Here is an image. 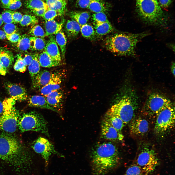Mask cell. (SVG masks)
Returning <instances> with one entry per match:
<instances>
[{"label": "cell", "mask_w": 175, "mask_h": 175, "mask_svg": "<svg viewBox=\"0 0 175 175\" xmlns=\"http://www.w3.org/2000/svg\"><path fill=\"white\" fill-rule=\"evenodd\" d=\"M66 75V72L64 70L52 72L48 83L40 90L41 94L45 96L52 91L61 88Z\"/></svg>", "instance_id": "cell-12"}, {"label": "cell", "mask_w": 175, "mask_h": 175, "mask_svg": "<svg viewBox=\"0 0 175 175\" xmlns=\"http://www.w3.org/2000/svg\"><path fill=\"white\" fill-rule=\"evenodd\" d=\"M130 134L137 137L146 135L149 129V123L145 118L140 116L135 117L129 122Z\"/></svg>", "instance_id": "cell-13"}, {"label": "cell", "mask_w": 175, "mask_h": 175, "mask_svg": "<svg viewBox=\"0 0 175 175\" xmlns=\"http://www.w3.org/2000/svg\"><path fill=\"white\" fill-rule=\"evenodd\" d=\"M37 54L33 55L32 61L28 66V70L32 80L40 71V66L38 59Z\"/></svg>", "instance_id": "cell-28"}, {"label": "cell", "mask_w": 175, "mask_h": 175, "mask_svg": "<svg viewBox=\"0 0 175 175\" xmlns=\"http://www.w3.org/2000/svg\"><path fill=\"white\" fill-rule=\"evenodd\" d=\"M26 7L32 11L41 9H48L47 4L42 0H27L25 3Z\"/></svg>", "instance_id": "cell-29"}, {"label": "cell", "mask_w": 175, "mask_h": 175, "mask_svg": "<svg viewBox=\"0 0 175 175\" xmlns=\"http://www.w3.org/2000/svg\"><path fill=\"white\" fill-rule=\"evenodd\" d=\"M170 47H171V49H173V51H175V46H173V45H173V44H170Z\"/></svg>", "instance_id": "cell-58"}, {"label": "cell", "mask_w": 175, "mask_h": 175, "mask_svg": "<svg viewBox=\"0 0 175 175\" xmlns=\"http://www.w3.org/2000/svg\"><path fill=\"white\" fill-rule=\"evenodd\" d=\"M102 138L112 141L121 140L123 136L109 123L103 119L101 123Z\"/></svg>", "instance_id": "cell-14"}, {"label": "cell", "mask_w": 175, "mask_h": 175, "mask_svg": "<svg viewBox=\"0 0 175 175\" xmlns=\"http://www.w3.org/2000/svg\"><path fill=\"white\" fill-rule=\"evenodd\" d=\"M3 22V21L2 20V18H1V14H0V27L2 25Z\"/></svg>", "instance_id": "cell-57"}, {"label": "cell", "mask_w": 175, "mask_h": 175, "mask_svg": "<svg viewBox=\"0 0 175 175\" xmlns=\"http://www.w3.org/2000/svg\"><path fill=\"white\" fill-rule=\"evenodd\" d=\"M14 61L13 56L11 52L4 50L1 52L0 55V61L6 70L11 65Z\"/></svg>", "instance_id": "cell-27"}, {"label": "cell", "mask_w": 175, "mask_h": 175, "mask_svg": "<svg viewBox=\"0 0 175 175\" xmlns=\"http://www.w3.org/2000/svg\"><path fill=\"white\" fill-rule=\"evenodd\" d=\"M124 175H145L141 168L136 163L131 165Z\"/></svg>", "instance_id": "cell-35"}, {"label": "cell", "mask_w": 175, "mask_h": 175, "mask_svg": "<svg viewBox=\"0 0 175 175\" xmlns=\"http://www.w3.org/2000/svg\"><path fill=\"white\" fill-rule=\"evenodd\" d=\"M173 104L166 96L157 92H153L148 96L143 107V115L149 119H156L163 109Z\"/></svg>", "instance_id": "cell-8"}, {"label": "cell", "mask_w": 175, "mask_h": 175, "mask_svg": "<svg viewBox=\"0 0 175 175\" xmlns=\"http://www.w3.org/2000/svg\"><path fill=\"white\" fill-rule=\"evenodd\" d=\"M80 31L82 36L87 39H93L96 35L93 27L89 24H86L81 26Z\"/></svg>", "instance_id": "cell-30"}, {"label": "cell", "mask_w": 175, "mask_h": 175, "mask_svg": "<svg viewBox=\"0 0 175 175\" xmlns=\"http://www.w3.org/2000/svg\"><path fill=\"white\" fill-rule=\"evenodd\" d=\"M38 22V19L35 16L29 14H25L23 16L20 23L22 26H26L31 25H35Z\"/></svg>", "instance_id": "cell-34"}, {"label": "cell", "mask_w": 175, "mask_h": 175, "mask_svg": "<svg viewBox=\"0 0 175 175\" xmlns=\"http://www.w3.org/2000/svg\"><path fill=\"white\" fill-rule=\"evenodd\" d=\"M3 50V49L1 47H0V55L1 52Z\"/></svg>", "instance_id": "cell-59"}, {"label": "cell", "mask_w": 175, "mask_h": 175, "mask_svg": "<svg viewBox=\"0 0 175 175\" xmlns=\"http://www.w3.org/2000/svg\"><path fill=\"white\" fill-rule=\"evenodd\" d=\"M139 148L136 164L145 175L152 174L160 163L155 149L151 144L146 142L141 144Z\"/></svg>", "instance_id": "cell-6"}, {"label": "cell", "mask_w": 175, "mask_h": 175, "mask_svg": "<svg viewBox=\"0 0 175 175\" xmlns=\"http://www.w3.org/2000/svg\"><path fill=\"white\" fill-rule=\"evenodd\" d=\"M139 108L138 98L131 85L119 101L109 110L119 117L124 124L129 123L136 116Z\"/></svg>", "instance_id": "cell-5"}, {"label": "cell", "mask_w": 175, "mask_h": 175, "mask_svg": "<svg viewBox=\"0 0 175 175\" xmlns=\"http://www.w3.org/2000/svg\"><path fill=\"white\" fill-rule=\"evenodd\" d=\"M175 63L173 62L171 63L170 69L171 72L174 76H175Z\"/></svg>", "instance_id": "cell-55"}, {"label": "cell", "mask_w": 175, "mask_h": 175, "mask_svg": "<svg viewBox=\"0 0 175 175\" xmlns=\"http://www.w3.org/2000/svg\"><path fill=\"white\" fill-rule=\"evenodd\" d=\"M15 100L11 98L3 102L4 110L0 116V130L9 133L16 130L19 115L14 105Z\"/></svg>", "instance_id": "cell-9"}, {"label": "cell", "mask_w": 175, "mask_h": 175, "mask_svg": "<svg viewBox=\"0 0 175 175\" xmlns=\"http://www.w3.org/2000/svg\"><path fill=\"white\" fill-rule=\"evenodd\" d=\"M92 0H77L76 5L82 8H88Z\"/></svg>", "instance_id": "cell-44"}, {"label": "cell", "mask_w": 175, "mask_h": 175, "mask_svg": "<svg viewBox=\"0 0 175 175\" xmlns=\"http://www.w3.org/2000/svg\"><path fill=\"white\" fill-rule=\"evenodd\" d=\"M52 73L47 70H40L32 80V88L40 90L48 83Z\"/></svg>", "instance_id": "cell-17"}, {"label": "cell", "mask_w": 175, "mask_h": 175, "mask_svg": "<svg viewBox=\"0 0 175 175\" xmlns=\"http://www.w3.org/2000/svg\"><path fill=\"white\" fill-rule=\"evenodd\" d=\"M136 11L140 18L148 24L165 27L168 18L160 6L158 0H135Z\"/></svg>", "instance_id": "cell-4"}, {"label": "cell", "mask_w": 175, "mask_h": 175, "mask_svg": "<svg viewBox=\"0 0 175 175\" xmlns=\"http://www.w3.org/2000/svg\"><path fill=\"white\" fill-rule=\"evenodd\" d=\"M30 37L26 34L21 36L17 45L18 50L22 51H25L30 49Z\"/></svg>", "instance_id": "cell-32"}, {"label": "cell", "mask_w": 175, "mask_h": 175, "mask_svg": "<svg viewBox=\"0 0 175 175\" xmlns=\"http://www.w3.org/2000/svg\"><path fill=\"white\" fill-rule=\"evenodd\" d=\"M44 51L55 60L61 62L59 49L55 37L53 35L49 36L48 39L46 43Z\"/></svg>", "instance_id": "cell-19"}, {"label": "cell", "mask_w": 175, "mask_h": 175, "mask_svg": "<svg viewBox=\"0 0 175 175\" xmlns=\"http://www.w3.org/2000/svg\"><path fill=\"white\" fill-rule=\"evenodd\" d=\"M80 26L79 24L73 20H68L66 26L68 36L71 38L77 37L80 31Z\"/></svg>", "instance_id": "cell-23"}, {"label": "cell", "mask_w": 175, "mask_h": 175, "mask_svg": "<svg viewBox=\"0 0 175 175\" xmlns=\"http://www.w3.org/2000/svg\"><path fill=\"white\" fill-rule=\"evenodd\" d=\"M67 4V0H58L53 5L49 8L56 11L60 15H61L65 12Z\"/></svg>", "instance_id": "cell-33"}, {"label": "cell", "mask_w": 175, "mask_h": 175, "mask_svg": "<svg viewBox=\"0 0 175 175\" xmlns=\"http://www.w3.org/2000/svg\"><path fill=\"white\" fill-rule=\"evenodd\" d=\"M28 104L29 106L31 107L48 109L58 112L49 104L45 96L42 95L31 96L28 99Z\"/></svg>", "instance_id": "cell-18"}, {"label": "cell", "mask_w": 175, "mask_h": 175, "mask_svg": "<svg viewBox=\"0 0 175 175\" xmlns=\"http://www.w3.org/2000/svg\"><path fill=\"white\" fill-rule=\"evenodd\" d=\"M90 156L92 175H105L119 163L118 149L110 142L96 145L92 150Z\"/></svg>", "instance_id": "cell-2"}, {"label": "cell", "mask_w": 175, "mask_h": 175, "mask_svg": "<svg viewBox=\"0 0 175 175\" xmlns=\"http://www.w3.org/2000/svg\"><path fill=\"white\" fill-rule=\"evenodd\" d=\"M149 34L146 32L139 33L115 34L106 38L105 47L107 50L116 55L134 57L136 56L137 44Z\"/></svg>", "instance_id": "cell-3"}, {"label": "cell", "mask_w": 175, "mask_h": 175, "mask_svg": "<svg viewBox=\"0 0 175 175\" xmlns=\"http://www.w3.org/2000/svg\"><path fill=\"white\" fill-rule=\"evenodd\" d=\"M31 147L34 151L40 155L44 160L46 166L48 165L50 158L52 154L64 157L56 150L50 141L43 137H39L34 141Z\"/></svg>", "instance_id": "cell-11"}, {"label": "cell", "mask_w": 175, "mask_h": 175, "mask_svg": "<svg viewBox=\"0 0 175 175\" xmlns=\"http://www.w3.org/2000/svg\"><path fill=\"white\" fill-rule=\"evenodd\" d=\"M63 23L64 21L58 23L54 19L46 21L44 25L46 36L57 34L61 31Z\"/></svg>", "instance_id": "cell-22"}, {"label": "cell", "mask_w": 175, "mask_h": 175, "mask_svg": "<svg viewBox=\"0 0 175 175\" xmlns=\"http://www.w3.org/2000/svg\"><path fill=\"white\" fill-rule=\"evenodd\" d=\"M104 119L109 123L117 131L121 132L124 124L119 117L113 113L109 110L105 114Z\"/></svg>", "instance_id": "cell-21"}, {"label": "cell", "mask_w": 175, "mask_h": 175, "mask_svg": "<svg viewBox=\"0 0 175 175\" xmlns=\"http://www.w3.org/2000/svg\"><path fill=\"white\" fill-rule=\"evenodd\" d=\"M58 0H45L46 3L49 7H50L53 5Z\"/></svg>", "instance_id": "cell-53"}, {"label": "cell", "mask_w": 175, "mask_h": 175, "mask_svg": "<svg viewBox=\"0 0 175 175\" xmlns=\"http://www.w3.org/2000/svg\"><path fill=\"white\" fill-rule=\"evenodd\" d=\"M12 15L13 23H20L23 17L21 13L18 12H12Z\"/></svg>", "instance_id": "cell-46"}, {"label": "cell", "mask_w": 175, "mask_h": 175, "mask_svg": "<svg viewBox=\"0 0 175 175\" xmlns=\"http://www.w3.org/2000/svg\"><path fill=\"white\" fill-rule=\"evenodd\" d=\"M48 9H41L32 11L36 15L42 17Z\"/></svg>", "instance_id": "cell-49"}, {"label": "cell", "mask_w": 175, "mask_h": 175, "mask_svg": "<svg viewBox=\"0 0 175 175\" xmlns=\"http://www.w3.org/2000/svg\"><path fill=\"white\" fill-rule=\"evenodd\" d=\"M64 96L63 91L61 88L52 91L45 96L49 104L59 111L62 107Z\"/></svg>", "instance_id": "cell-16"}, {"label": "cell", "mask_w": 175, "mask_h": 175, "mask_svg": "<svg viewBox=\"0 0 175 175\" xmlns=\"http://www.w3.org/2000/svg\"><path fill=\"white\" fill-rule=\"evenodd\" d=\"M70 16L73 20L76 21L80 26L87 24L88 21L79 12L72 11L70 12Z\"/></svg>", "instance_id": "cell-37"}, {"label": "cell", "mask_w": 175, "mask_h": 175, "mask_svg": "<svg viewBox=\"0 0 175 175\" xmlns=\"http://www.w3.org/2000/svg\"><path fill=\"white\" fill-rule=\"evenodd\" d=\"M30 40V49L37 51L44 50L46 42L43 38L32 36Z\"/></svg>", "instance_id": "cell-26"}, {"label": "cell", "mask_w": 175, "mask_h": 175, "mask_svg": "<svg viewBox=\"0 0 175 175\" xmlns=\"http://www.w3.org/2000/svg\"><path fill=\"white\" fill-rule=\"evenodd\" d=\"M95 24H99L109 21L106 14L104 12L95 13L92 16Z\"/></svg>", "instance_id": "cell-38"}, {"label": "cell", "mask_w": 175, "mask_h": 175, "mask_svg": "<svg viewBox=\"0 0 175 175\" xmlns=\"http://www.w3.org/2000/svg\"><path fill=\"white\" fill-rule=\"evenodd\" d=\"M7 73V70L4 68L0 61V74L4 76Z\"/></svg>", "instance_id": "cell-52"}, {"label": "cell", "mask_w": 175, "mask_h": 175, "mask_svg": "<svg viewBox=\"0 0 175 175\" xmlns=\"http://www.w3.org/2000/svg\"><path fill=\"white\" fill-rule=\"evenodd\" d=\"M88 21L90 17V15L89 12L87 11L79 12Z\"/></svg>", "instance_id": "cell-51"}, {"label": "cell", "mask_w": 175, "mask_h": 175, "mask_svg": "<svg viewBox=\"0 0 175 175\" xmlns=\"http://www.w3.org/2000/svg\"><path fill=\"white\" fill-rule=\"evenodd\" d=\"M14 68L15 70L21 72L23 73L26 71V66L21 55L18 56Z\"/></svg>", "instance_id": "cell-39"}, {"label": "cell", "mask_w": 175, "mask_h": 175, "mask_svg": "<svg viewBox=\"0 0 175 175\" xmlns=\"http://www.w3.org/2000/svg\"><path fill=\"white\" fill-rule=\"evenodd\" d=\"M38 59L40 66L43 67L49 68L62 64L61 62L55 60L44 51L38 54Z\"/></svg>", "instance_id": "cell-20"}, {"label": "cell", "mask_w": 175, "mask_h": 175, "mask_svg": "<svg viewBox=\"0 0 175 175\" xmlns=\"http://www.w3.org/2000/svg\"><path fill=\"white\" fill-rule=\"evenodd\" d=\"M29 33L32 36L44 38L46 36L44 29L39 25H36L33 26L30 30Z\"/></svg>", "instance_id": "cell-36"}, {"label": "cell", "mask_w": 175, "mask_h": 175, "mask_svg": "<svg viewBox=\"0 0 175 175\" xmlns=\"http://www.w3.org/2000/svg\"><path fill=\"white\" fill-rule=\"evenodd\" d=\"M0 158L16 167L27 168L32 164V156L15 137L0 133Z\"/></svg>", "instance_id": "cell-1"}, {"label": "cell", "mask_w": 175, "mask_h": 175, "mask_svg": "<svg viewBox=\"0 0 175 175\" xmlns=\"http://www.w3.org/2000/svg\"><path fill=\"white\" fill-rule=\"evenodd\" d=\"M23 59L26 66H28L31 63L33 58V55L26 54Z\"/></svg>", "instance_id": "cell-48"}, {"label": "cell", "mask_w": 175, "mask_h": 175, "mask_svg": "<svg viewBox=\"0 0 175 175\" xmlns=\"http://www.w3.org/2000/svg\"><path fill=\"white\" fill-rule=\"evenodd\" d=\"M22 3L20 0H14L13 3L4 8L11 10H15L20 8L22 6Z\"/></svg>", "instance_id": "cell-43"}, {"label": "cell", "mask_w": 175, "mask_h": 175, "mask_svg": "<svg viewBox=\"0 0 175 175\" xmlns=\"http://www.w3.org/2000/svg\"><path fill=\"white\" fill-rule=\"evenodd\" d=\"M58 15H60L56 11L49 9L46 11L42 17L46 21H47L54 19Z\"/></svg>", "instance_id": "cell-40"}, {"label": "cell", "mask_w": 175, "mask_h": 175, "mask_svg": "<svg viewBox=\"0 0 175 175\" xmlns=\"http://www.w3.org/2000/svg\"><path fill=\"white\" fill-rule=\"evenodd\" d=\"M3 7L9 6L13 2L14 0H0Z\"/></svg>", "instance_id": "cell-50"}, {"label": "cell", "mask_w": 175, "mask_h": 175, "mask_svg": "<svg viewBox=\"0 0 175 175\" xmlns=\"http://www.w3.org/2000/svg\"><path fill=\"white\" fill-rule=\"evenodd\" d=\"M175 123V108L173 103L162 110L158 115L154 132L158 137L163 138L173 129Z\"/></svg>", "instance_id": "cell-10"}, {"label": "cell", "mask_w": 175, "mask_h": 175, "mask_svg": "<svg viewBox=\"0 0 175 175\" xmlns=\"http://www.w3.org/2000/svg\"><path fill=\"white\" fill-rule=\"evenodd\" d=\"M108 6L102 0H92L88 8L95 13L104 12L108 10Z\"/></svg>", "instance_id": "cell-25"}, {"label": "cell", "mask_w": 175, "mask_h": 175, "mask_svg": "<svg viewBox=\"0 0 175 175\" xmlns=\"http://www.w3.org/2000/svg\"><path fill=\"white\" fill-rule=\"evenodd\" d=\"M3 29L6 36L16 32L17 30V26L13 23L5 24L3 27Z\"/></svg>", "instance_id": "cell-41"}, {"label": "cell", "mask_w": 175, "mask_h": 175, "mask_svg": "<svg viewBox=\"0 0 175 175\" xmlns=\"http://www.w3.org/2000/svg\"><path fill=\"white\" fill-rule=\"evenodd\" d=\"M158 3L161 8H167L170 4L172 0H158Z\"/></svg>", "instance_id": "cell-47"}, {"label": "cell", "mask_w": 175, "mask_h": 175, "mask_svg": "<svg viewBox=\"0 0 175 175\" xmlns=\"http://www.w3.org/2000/svg\"><path fill=\"white\" fill-rule=\"evenodd\" d=\"M55 39L57 43L60 48L62 55L64 57L66 52L67 39L64 32L61 31L56 34Z\"/></svg>", "instance_id": "cell-31"}, {"label": "cell", "mask_w": 175, "mask_h": 175, "mask_svg": "<svg viewBox=\"0 0 175 175\" xmlns=\"http://www.w3.org/2000/svg\"><path fill=\"white\" fill-rule=\"evenodd\" d=\"M6 38V35L5 32L2 30H0V39H4Z\"/></svg>", "instance_id": "cell-54"}, {"label": "cell", "mask_w": 175, "mask_h": 175, "mask_svg": "<svg viewBox=\"0 0 175 175\" xmlns=\"http://www.w3.org/2000/svg\"><path fill=\"white\" fill-rule=\"evenodd\" d=\"M4 110L3 102L0 97V116L2 114Z\"/></svg>", "instance_id": "cell-56"}, {"label": "cell", "mask_w": 175, "mask_h": 175, "mask_svg": "<svg viewBox=\"0 0 175 175\" xmlns=\"http://www.w3.org/2000/svg\"><path fill=\"white\" fill-rule=\"evenodd\" d=\"M5 88L11 98L19 102L26 100L27 97L25 88L18 84L8 83L6 84Z\"/></svg>", "instance_id": "cell-15"}, {"label": "cell", "mask_w": 175, "mask_h": 175, "mask_svg": "<svg viewBox=\"0 0 175 175\" xmlns=\"http://www.w3.org/2000/svg\"><path fill=\"white\" fill-rule=\"evenodd\" d=\"M18 126L22 132L35 131L50 137L47 121L42 115L35 111L24 114L19 117Z\"/></svg>", "instance_id": "cell-7"}, {"label": "cell", "mask_w": 175, "mask_h": 175, "mask_svg": "<svg viewBox=\"0 0 175 175\" xmlns=\"http://www.w3.org/2000/svg\"><path fill=\"white\" fill-rule=\"evenodd\" d=\"M12 11L9 10H5L1 14L3 22L5 24L13 23L12 17Z\"/></svg>", "instance_id": "cell-42"}, {"label": "cell", "mask_w": 175, "mask_h": 175, "mask_svg": "<svg viewBox=\"0 0 175 175\" xmlns=\"http://www.w3.org/2000/svg\"><path fill=\"white\" fill-rule=\"evenodd\" d=\"M94 29L96 35L101 36L112 32L114 28L110 22H105L99 24H95Z\"/></svg>", "instance_id": "cell-24"}, {"label": "cell", "mask_w": 175, "mask_h": 175, "mask_svg": "<svg viewBox=\"0 0 175 175\" xmlns=\"http://www.w3.org/2000/svg\"><path fill=\"white\" fill-rule=\"evenodd\" d=\"M21 37V36L16 32L6 36V38L8 39L13 43H17Z\"/></svg>", "instance_id": "cell-45"}]
</instances>
